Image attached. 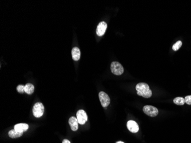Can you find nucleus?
Here are the masks:
<instances>
[{
    "label": "nucleus",
    "instance_id": "nucleus-1",
    "mask_svg": "<svg viewBox=\"0 0 191 143\" xmlns=\"http://www.w3.org/2000/svg\"><path fill=\"white\" fill-rule=\"evenodd\" d=\"M137 93L138 96L144 98H150L152 95V90L150 89L149 86L144 83H140L136 86Z\"/></svg>",
    "mask_w": 191,
    "mask_h": 143
},
{
    "label": "nucleus",
    "instance_id": "nucleus-2",
    "mask_svg": "<svg viewBox=\"0 0 191 143\" xmlns=\"http://www.w3.org/2000/svg\"><path fill=\"white\" fill-rule=\"evenodd\" d=\"M110 69L112 73L117 76L121 75L124 73V68L123 65L120 63L116 61L112 62Z\"/></svg>",
    "mask_w": 191,
    "mask_h": 143
},
{
    "label": "nucleus",
    "instance_id": "nucleus-3",
    "mask_svg": "<svg viewBox=\"0 0 191 143\" xmlns=\"http://www.w3.org/2000/svg\"><path fill=\"white\" fill-rule=\"evenodd\" d=\"M44 112V107L41 103H36L33 108V114L34 117L39 118L41 117Z\"/></svg>",
    "mask_w": 191,
    "mask_h": 143
},
{
    "label": "nucleus",
    "instance_id": "nucleus-4",
    "mask_svg": "<svg viewBox=\"0 0 191 143\" xmlns=\"http://www.w3.org/2000/svg\"><path fill=\"white\" fill-rule=\"evenodd\" d=\"M143 112L144 114L150 117H156L159 114L158 109L151 105H145L143 108Z\"/></svg>",
    "mask_w": 191,
    "mask_h": 143
},
{
    "label": "nucleus",
    "instance_id": "nucleus-5",
    "mask_svg": "<svg viewBox=\"0 0 191 143\" xmlns=\"http://www.w3.org/2000/svg\"><path fill=\"white\" fill-rule=\"evenodd\" d=\"M99 99L101 102V105L104 108L107 107L109 105L110 102L109 96L104 92H100L99 93Z\"/></svg>",
    "mask_w": 191,
    "mask_h": 143
},
{
    "label": "nucleus",
    "instance_id": "nucleus-6",
    "mask_svg": "<svg viewBox=\"0 0 191 143\" xmlns=\"http://www.w3.org/2000/svg\"><path fill=\"white\" fill-rule=\"evenodd\" d=\"M77 116V119L78 120V122L81 125H84L88 120V116L86 112H85L84 110H79L76 114Z\"/></svg>",
    "mask_w": 191,
    "mask_h": 143
},
{
    "label": "nucleus",
    "instance_id": "nucleus-7",
    "mask_svg": "<svg viewBox=\"0 0 191 143\" xmlns=\"http://www.w3.org/2000/svg\"><path fill=\"white\" fill-rule=\"evenodd\" d=\"M107 28V24L105 22L102 21V22L100 23L96 29L97 34L99 36H103L105 33Z\"/></svg>",
    "mask_w": 191,
    "mask_h": 143
},
{
    "label": "nucleus",
    "instance_id": "nucleus-8",
    "mask_svg": "<svg viewBox=\"0 0 191 143\" xmlns=\"http://www.w3.org/2000/svg\"><path fill=\"white\" fill-rule=\"evenodd\" d=\"M128 130L132 133H137L139 130V127L136 121L133 120H129L127 124Z\"/></svg>",
    "mask_w": 191,
    "mask_h": 143
},
{
    "label": "nucleus",
    "instance_id": "nucleus-9",
    "mask_svg": "<svg viewBox=\"0 0 191 143\" xmlns=\"http://www.w3.org/2000/svg\"><path fill=\"white\" fill-rule=\"evenodd\" d=\"M78 120L77 118L75 117H71L69 120V124L71 126V129L73 131H76L78 128H79V125H78Z\"/></svg>",
    "mask_w": 191,
    "mask_h": 143
},
{
    "label": "nucleus",
    "instance_id": "nucleus-10",
    "mask_svg": "<svg viewBox=\"0 0 191 143\" xmlns=\"http://www.w3.org/2000/svg\"><path fill=\"white\" fill-rule=\"evenodd\" d=\"M28 128H29V125L27 124L20 123L15 125L14 129L18 132L23 133V132L26 131Z\"/></svg>",
    "mask_w": 191,
    "mask_h": 143
},
{
    "label": "nucleus",
    "instance_id": "nucleus-11",
    "mask_svg": "<svg viewBox=\"0 0 191 143\" xmlns=\"http://www.w3.org/2000/svg\"><path fill=\"white\" fill-rule=\"evenodd\" d=\"M72 58L75 61H79L80 58L81 52L80 50L77 47H75L72 50Z\"/></svg>",
    "mask_w": 191,
    "mask_h": 143
},
{
    "label": "nucleus",
    "instance_id": "nucleus-12",
    "mask_svg": "<svg viewBox=\"0 0 191 143\" xmlns=\"http://www.w3.org/2000/svg\"><path fill=\"white\" fill-rule=\"evenodd\" d=\"M23 133L21 132H18L17 131H16L14 129H12L10 130L9 132V136L11 138L14 139V138H20L21 136H22Z\"/></svg>",
    "mask_w": 191,
    "mask_h": 143
},
{
    "label": "nucleus",
    "instance_id": "nucleus-13",
    "mask_svg": "<svg viewBox=\"0 0 191 143\" xmlns=\"http://www.w3.org/2000/svg\"><path fill=\"white\" fill-rule=\"evenodd\" d=\"M34 86L33 84L30 83H28L25 86V92L28 94H31L34 92Z\"/></svg>",
    "mask_w": 191,
    "mask_h": 143
},
{
    "label": "nucleus",
    "instance_id": "nucleus-14",
    "mask_svg": "<svg viewBox=\"0 0 191 143\" xmlns=\"http://www.w3.org/2000/svg\"><path fill=\"white\" fill-rule=\"evenodd\" d=\"M173 103L178 105H183L186 103L184 98L181 97H177L175 98L173 100Z\"/></svg>",
    "mask_w": 191,
    "mask_h": 143
},
{
    "label": "nucleus",
    "instance_id": "nucleus-15",
    "mask_svg": "<svg viewBox=\"0 0 191 143\" xmlns=\"http://www.w3.org/2000/svg\"><path fill=\"white\" fill-rule=\"evenodd\" d=\"M181 46H182V42L181 41H178L173 45L172 49L173 51H177L181 48Z\"/></svg>",
    "mask_w": 191,
    "mask_h": 143
},
{
    "label": "nucleus",
    "instance_id": "nucleus-16",
    "mask_svg": "<svg viewBox=\"0 0 191 143\" xmlns=\"http://www.w3.org/2000/svg\"><path fill=\"white\" fill-rule=\"evenodd\" d=\"M17 90L20 93H23L25 92V86L23 85H19L17 87Z\"/></svg>",
    "mask_w": 191,
    "mask_h": 143
},
{
    "label": "nucleus",
    "instance_id": "nucleus-17",
    "mask_svg": "<svg viewBox=\"0 0 191 143\" xmlns=\"http://www.w3.org/2000/svg\"><path fill=\"white\" fill-rule=\"evenodd\" d=\"M185 103L188 105H191V95L187 96L185 98Z\"/></svg>",
    "mask_w": 191,
    "mask_h": 143
},
{
    "label": "nucleus",
    "instance_id": "nucleus-18",
    "mask_svg": "<svg viewBox=\"0 0 191 143\" xmlns=\"http://www.w3.org/2000/svg\"><path fill=\"white\" fill-rule=\"evenodd\" d=\"M62 143H71V142L67 139H64L62 142Z\"/></svg>",
    "mask_w": 191,
    "mask_h": 143
},
{
    "label": "nucleus",
    "instance_id": "nucleus-19",
    "mask_svg": "<svg viewBox=\"0 0 191 143\" xmlns=\"http://www.w3.org/2000/svg\"><path fill=\"white\" fill-rule=\"evenodd\" d=\"M116 143H123V142H117Z\"/></svg>",
    "mask_w": 191,
    "mask_h": 143
}]
</instances>
